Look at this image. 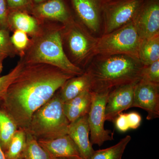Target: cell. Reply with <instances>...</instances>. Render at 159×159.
Returning a JSON list of instances; mask_svg holds the SVG:
<instances>
[{"mask_svg": "<svg viewBox=\"0 0 159 159\" xmlns=\"http://www.w3.org/2000/svg\"><path fill=\"white\" fill-rule=\"evenodd\" d=\"M31 1L32 3V7H33V6L44 2L48 0H31Z\"/></svg>", "mask_w": 159, "mask_h": 159, "instance_id": "d6a6232c", "label": "cell"}, {"mask_svg": "<svg viewBox=\"0 0 159 159\" xmlns=\"http://www.w3.org/2000/svg\"><path fill=\"white\" fill-rule=\"evenodd\" d=\"M74 76L51 65L24 64L7 89L0 107L13 119L19 128L26 130L34 112Z\"/></svg>", "mask_w": 159, "mask_h": 159, "instance_id": "6da1fadb", "label": "cell"}, {"mask_svg": "<svg viewBox=\"0 0 159 159\" xmlns=\"http://www.w3.org/2000/svg\"><path fill=\"white\" fill-rule=\"evenodd\" d=\"M9 10L6 0H0V28L9 29L8 16Z\"/></svg>", "mask_w": 159, "mask_h": 159, "instance_id": "f1b7e54d", "label": "cell"}, {"mask_svg": "<svg viewBox=\"0 0 159 159\" xmlns=\"http://www.w3.org/2000/svg\"><path fill=\"white\" fill-rule=\"evenodd\" d=\"M143 66L139 60L127 55H97L84 72L90 80V90L98 93L138 82Z\"/></svg>", "mask_w": 159, "mask_h": 159, "instance_id": "7a4b0ae2", "label": "cell"}, {"mask_svg": "<svg viewBox=\"0 0 159 159\" xmlns=\"http://www.w3.org/2000/svg\"><path fill=\"white\" fill-rule=\"evenodd\" d=\"M8 55L5 54H0V74L2 73L3 69V61Z\"/></svg>", "mask_w": 159, "mask_h": 159, "instance_id": "1f68e13d", "label": "cell"}, {"mask_svg": "<svg viewBox=\"0 0 159 159\" xmlns=\"http://www.w3.org/2000/svg\"><path fill=\"white\" fill-rule=\"evenodd\" d=\"M9 11H25L31 13L32 8L31 0H6Z\"/></svg>", "mask_w": 159, "mask_h": 159, "instance_id": "83f0119b", "label": "cell"}, {"mask_svg": "<svg viewBox=\"0 0 159 159\" xmlns=\"http://www.w3.org/2000/svg\"><path fill=\"white\" fill-rule=\"evenodd\" d=\"M107 0H67L75 19L97 38L102 34V12Z\"/></svg>", "mask_w": 159, "mask_h": 159, "instance_id": "ba28073f", "label": "cell"}, {"mask_svg": "<svg viewBox=\"0 0 159 159\" xmlns=\"http://www.w3.org/2000/svg\"><path fill=\"white\" fill-rule=\"evenodd\" d=\"M0 51L5 52L8 56L15 55L17 53L11 43L7 29H0Z\"/></svg>", "mask_w": 159, "mask_h": 159, "instance_id": "4316f807", "label": "cell"}, {"mask_svg": "<svg viewBox=\"0 0 159 159\" xmlns=\"http://www.w3.org/2000/svg\"><path fill=\"white\" fill-rule=\"evenodd\" d=\"M116 128L119 131L125 132L128 130L129 128L126 114H119L114 121Z\"/></svg>", "mask_w": 159, "mask_h": 159, "instance_id": "f546056e", "label": "cell"}, {"mask_svg": "<svg viewBox=\"0 0 159 159\" xmlns=\"http://www.w3.org/2000/svg\"><path fill=\"white\" fill-rule=\"evenodd\" d=\"M19 159H25L24 158H20Z\"/></svg>", "mask_w": 159, "mask_h": 159, "instance_id": "8d00e7d4", "label": "cell"}, {"mask_svg": "<svg viewBox=\"0 0 159 159\" xmlns=\"http://www.w3.org/2000/svg\"><path fill=\"white\" fill-rule=\"evenodd\" d=\"M90 80L88 74L84 72L79 76L68 80L58 90L63 102L75 98L87 90L90 89Z\"/></svg>", "mask_w": 159, "mask_h": 159, "instance_id": "ac0fdd59", "label": "cell"}, {"mask_svg": "<svg viewBox=\"0 0 159 159\" xmlns=\"http://www.w3.org/2000/svg\"><path fill=\"white\" fill-rule=\"evenodd\" d=\"M0 159H6L5 157V153L1 146H0Z\"/></svg>", "mask_w": 159, "mask_h": 159, "instance_id": "836d02e7", "label": "cell"}, {"mask_svg": "<svg viewBox=\"0 0 159 159\" xmlns=\"http://www.w3.org/2000/svg\"><path fill=\"white\" fill-rule=\"evenodd\" d=\"M144 1L107 0L102 12V34L131 22Z\"/></svg>", "mask_w": 159, "mask_h": 159, "instance_id": "52a82bcc", "label": "cell"}, {"mask_svg": "<svg viewBox=\"0 0 159 159\" xmlns=\"http://www.w3.org/2000/svg\"><path fill=\"white\" fill-rule=\"evenodd\" d=\"M25 130L19 128L11 139L8 149L5 152L6 159H19L23 157L26 145Z\"/></svg>", "mask_w": 159, "mask_h": 159, "instance_id": "44dd1931", "label": "cell"}, {"mask_svg": "<svg viewBox=\"0 0 159 159\" xmlns=\"http://www.w3.org/2000/svg\"><path fill=\"white\" fill-rule=\"evenodd\" d=\"M131 140L130 136L127 135L111 147L95 151L90 159H122L125 148Z\"/></svg>", "mask_w": 159, "mask_h": 159, "instance_id": "7402d4cb", "label": "cell"}, {"mask_svg": "<svg viewBox=\"0 0 159 159\" xmlns=\"http://www.w3.org/2000/svg\"><path fill=\"white\" fill-rule=\"evenodd\" d=\"M25 132L27 139L23 158L25 159H54L39 145L36 139L29 132Z\"/></svg>", "mask_w": 159, "mask_h": 159, "instance_id": "603a6c76", "label": "cell"}, {"mask_svg": "<svg viewBox=\"0 0 159 159\" xmlns=\"http://www.w3.org/2000/svg\"><path fill=\"white\" fill-rule=\"evenodd\" d=\"M139 59L144 66L159 60V34L142 40L139 49Z\"/></svg>", "mask_w": 159, "mask_h": 159, "instance_id": "d6986e66", "label": "cell"}, {"mask_svg": "<svg viewBox=\"0 0 159 159\" xmlns=\"http://www.w3.org/2000/svg\"><path fill=\"white\" fill-rule=\"evenodd\" d=\"M53 159H82L81 158L77 157H61L56 158H54Z\"/></svg>", "mask_w": 159, "mask_h": 159, "instance_id": "e575fe53", "label": "cell"}, {"mask_svg": "<svg viewBox=\"0 0 159 159\" xmlns=\"http://www.w3.org/2000/svg\"><path fill=\"white\" fill-rule=\"evenodd\" d=\"M137 83L121 86L110 92L105 107V121L114 122L119 114L132 107Z\"/></svg>", "mask_w": 159, "mask_h": 159, "instance_id": "4fadbf2b", "label": "cell"}, {"mask_svg": "<svg viewBox=\"0 0 159 159\" xmlns=\"http://www.w3.org/2000/svg\"><path fill=\"white\" fill-rule=\"evenodd\" d=\"M111 91L93 93V101L88 114V122L92 145L102 146L104 142L113 140L111 132L104 128L105 110L108 94Z\"/></svg>", "mask_w": 159, "mask_h": 159, "instance_id": "9c48e42d", "label": "cell"}, {"mask_svg": "<svg viewBox=\"0 0 159 159\" xmlns=\"http://www.w3.org/2000/svg\"><path fill=\"white\" fill-rule=\"evenodd\" d=\"M10 40L12 45L16 52L21 55L28 48L30 43V39L25 32L20 30H15Z\"/></svg>", "mask_w": 159, "mask_h": 159, "instance_id": "d4e9b609", "label": "cell"}, {"mask_svg": "<svg viewBox=\"0 0 159 159\" xmlns=\"http://www.w3.org/2000/svg\"><path fill=\"white\" fill-rule=\"evenodd\" d=\"M40 22L39 31L30 39L28 48L20 55V60L25 64L51 65L75 76L83 74L84 71L72 64L65 53L61 39L62 24L48 20Z\"/></svg>", "mask_w": 159, "mask_h": 159, "instance_id": "3957f363", "label": "cell"}, {"mask_svg": "<svg viewBox=\"0 0 159 159\" xmlns=\"http://www.w3.org/2000/svg\"><path fill=\"white\" fill-rule=\"evenodd\" d=\"M132 107H139L148 113V120L159 117V84H155L141 79L134 89Z\"/></svg>", "mask_w": 159, "mask_h": 159, "instance_id": "8fae6325", "label": "cell"}, {"mask_svg": "<svg viewBox=\"0 0 159 159\" xmlns=\"http://www.w3.org/2000/svg\"><path fill=\"white\" fill-rule=\"evenodd\" d=\"M0 54H6V55H8V54H6V53H5V52H3V51H0Z\"/></svg>", "mask_w": 159, "mask_h": 159, "instance_id": "d590c367", "label": "cell"}, {"mask_svg": "<svg viewBox=\"0 0 159 159\" xmlns=\"http://www.w3.org/2000/svg\"><path fill=\"white\" fill-rule=\"evenodd\" d=\"M141 79L153 83L159 84V60L143 66Z\"/></svg>", "mask_w": 159, "mask_h": 159, "instance_id": "484cf974", "label": "cell"}, {"mask_svg": "<svg viewBox=\"0 0 159 159\" xmlns=\"http://www.w3.org/2000/svg\"><path fill=\"white\" fill-rule=\"evenodd\" d=\"M63 102L58 91L32 115L25 130L37 141L49 140L67 134L70 122L63 111Z\"/></svg>", "mask_w": 159, "mask_h": 159, "instance_id": "277c9868", "label": "cell"}, {"mask_svg": "<svg viewBox=\"0 0 159 159\" xmlns=\"http://www.w3.org/2000/svg\"><path fill=\"white\" fill-rule=\"evenodd\" d=\"M126 115L129 128L132 129L139 128L142 121L141 116L136 112H131Z\"/></svg>", "mask_w": 159, "mask_h": 159, "instance_id": "4dcf8cb0", "label": "cell"}, {"mask_svg": "<svg viewBox=\"0 0 159 159\" xmlns=\"http://www.w3.org/2000/svg\"><path fill=\"white\" fill-rule=\"evenodd\" d=\"M8 26L9 29L24 31L32 37L39 31L40 22L27 11H9Z\"/></svg>", "mask_w": 159, "mask_h": 159, "instance_id": "e0dca14e", "label": "cell"}, {"mask_svg": "<svg viewBox=\"0 0 159 159\" xmlns=\"http://www.w3.org/2000/svg\"><path fill=\"white\" fill-rule=\"evenodd\" d=\"M24 66V63L20 60L16 66L9 74L0 77V105L3 102L9 85L17 76Z\"/></svg>", "mask_w": 159, "mask_h": 159, "instance_id": "cb8c5ba5", "label": "cell"}, {"mask_svg": "<svg viewBox=\"0 0 159 159\" xmlns=\"http://www.w3.org/2000/svg\"><path fill=\"white\" fill-rule=\"evenodd\" d=\"M142 40L131 22L98 38L96 55H125L139 60Z\"/></svg>", "mask_w": 159, "mask_h": 159, "instance_id": "8992f818", "label": "cell"}, {"mask_svg": "<svg viewBox=\"0 0 159 159\" xmlns=\"http://www.w3.org/2000/svg\"><path fill=\"white\" fill-rule=\"evenodd\" d=\"M61 39L65 53L74 66L84 70L96 56L98 38L75 18L62 25Z\"/></svg>", "mask_w": 159, "mask_h": 159, "instance_id": "5b68a950", "label": "cell"}, {"mask_svg": "<svg viewBox=\"0 0 159 159\" xmlns=\"http://www.w3.org/2000/svg\"><path fill=\"white\" fill-rule=\"evenodd\" d=\"M132 22L142 39L159 34V0H144Z\"/></svg>", "mask_w": 159, "mask_h": 159, "instance_id": "30bf717a", "label": "cell"}, {"mask_svg": "<svg viewBox=\"0 0 159 159\" xmlns=\"http://www.w3.org/2000/svg\"><path fill=\"white\" fill-rule=\"evenodd\" d=\"M88 115L80 117L69 124L67 134L74 141L82 159H90L94 150L89 139Z\"/></svg>", "mask_w": 159, "mask_h": 159, "instance_id": "5bb4252c", "label": "cell"}, {"mask_svg": "<svg viewBox=\"0 0 159 159\" xmlns=\"http://www.w3.org/2000/svg\"><path fill=\"white\" fill-rule=\"evenodd\" d=\"M53 158H81L76 144L68 134L56 139L38 141Z\"/></svg>", "mask_w": 159, "mask_h": 159, "instance_id": "9a60e30c", "label": "cell"}, {"mask_svg": "<svg viewBox=\"0 0 159 159\" xmlns=\"http://www.w3.org/2000/svg\"><path fill=\"white\" fill-rule=\"evenodd\" d=\"M18 129L13 119L0 107V146L4 153Z\"/></svg>", "mask_w": 159, "mask_h": 159, "instance_id": "ffe728a7", "label": "cell"}, {"mask_svg": "<svg viewBox=\"0 0 159 159\" xmlns=\"http://www.w3.org/2000/svg\"><path fill=\"white\" fill-rule=\"evenodd\" d=\"M31 14L39 20L51 21L63 25L75 18L67 0H48L33 6Z\"/></svg>", "mask_w": 159, "mask_h": 159, "instance_id": "7c38bea8", "label": "cell"}, {"mask_svg": "<svg viewBox=\"0 0 159 159\" xmlns=\"http://www.w3.org/2000/svg\"><path fill=\"white\" fill-rule=\"evenodd\" d=\"M93 93L89 89L83 92L71 100L63 102V111L70 122L88 115Z\"/></svg>", "mask_w": 159, "mask_h": 159, "instance_id": "2e32d148", "label": "cell"}]
</instances>
